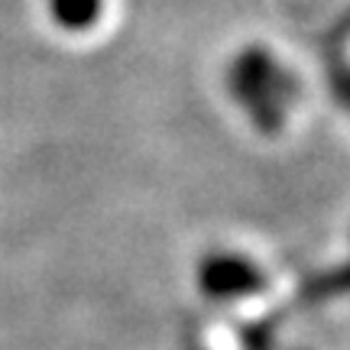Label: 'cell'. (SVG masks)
Masks as SVG:
<instances>
[{"mask_svg":"<svg viewBox=\"0 0 350 350\" xmlns=\"http://www.w3.org/2000/svg\"><path fill=\"white\" fill-rule=\"evenodd\" d=\"M100 10V0H52V13L65 29H85Z\"/></svg>","mask_w":350,"mask_h":350,"instance_id":"6da1fadb","label":"cell"}]
</instances>
